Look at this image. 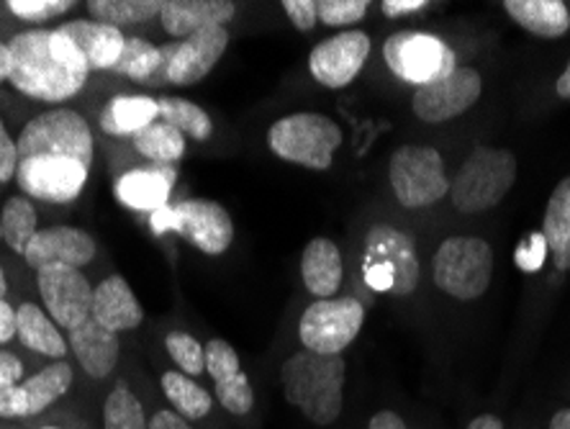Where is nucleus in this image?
Returning <instances> with one entry per match:
<instances>
[{
  "mask_svg": "<svg viewBox=\"0 0 570 429\" xmlns=\"http://www.w3.org/2000/svg\"><path fill=\"white\" fill-rule=\"evenodd\" d=\"M145 407L127 383H116L104 403V429H147Z\"/></svg>",
  "mask_w": 570,
  "mask_h": 429,
  "instance_id": "f704fd0d",
  "label": "nucleus"
},
{
  "mask_svg": "<svg viewBox=\"0 0 570 429\" xmlns=\"http://www.w3.org/2000/svg\"><path fill=\"white\" fill-rule=\"evenodd\" d=\"M383 60L401 80L422 88L455 70V52L442 39L422 31H396L385 39Z\"/></svg>",
  "mask_w": 570,
  "mask_h": 429,
  "instance_id": "6e6552de",
  "label": "nucleus"
},
{
  "mask_svg": "<svg viewBox=\"0 0 570 429\" xmlns=\"http://www.w3.org/2000/svg\"><path fill=\"white\" fill-rule=\"evenodd\" d=\"M37 285L52 322L72 332L90 319L94 306V285L80 273V267L49 265L37 271Z\"/></svg>",
  "mask_w": 570,
  "mask_h": 429,
  "instance_id": "9b49d317",
  "label": "nucleus"
},
{
  "mask_svg": "<svg viewBox=\"0 0 570 429\" xmlns=\"http://www.w3.org/2000/svg\"><path fill=\"white\" fill-rule=\"evenodd\" d=\"M550 429H570V409H560L550 419Z\"/></svg>",
  "mask_w": 570,
  "mask_h": 429,
  "instance_id": "864d4df0",
  "label": "nucleus"
},
{
  "mask_svg": "<svg viewBox=\"0 0 570 429\" xmlns=\"http://www.w3.org/2000/svg\"><path fill=\"white\" fill-rule=\"evenodd\" d=\"M90 167L75 159L31 157L21 159L16 167V181L31 198L49 201V204H70L86 188Z\"/></svg>",
  "mask_w": 570,
  "mask_h": 429,
  "instance_id": "2eb2a0df",
  "label": "nucleus"
},
{
  "mask_svg": "<svg viewBox=\"0 0 570 429\" xmlns=\"http://www.w3.org/2000/svg\"><path fill=\"white\" fill-rule=\"evenodd\" d=\"M367 13V0H318L316 16L326 27H350L363 21Z\"/></svg>",
  "mask_w": 570,
  "mask_h": 429,
  "instance_id": "58836bf2",
  "label": "nucleus"
},
{
  "mask_svg": "<svg viewBox=\"0 0 570 429\" xmlns=\"http://www.w3.org/2000/svg\"><path fill=\"white\" fill-rule=\"evenodd\" d=\"M134 147H137L139 155L149 157L157 165H173L186 155V137L175 126L155 121L147 129L134 134Z\"/></svg>",
  "mask_w": 570,
  "mask_h": 429,
  "instance_id": "c756f323",
  "label": "nucleus"
},
{
  "mask_svg": "<svg viewBox=\"0 0 570 429\" xmlns=\"http://www.w3.org/2000/svg\"><path fill=\"white\" fill-rule=\"evenodd\" d=\"M483 92V80L473 67H455L448 78L414 92V114L426 124H442L471 111Z\"/></svg>",
  "mask_w": 570,
  "mask_h": 429,
  "instance_id": "4468645a",
  "label": "nucleus"
},
{
  "mask_svg": "<svg viewBox=\"0 0 570 429\" xmlns=\"http://www.w3.org/2000/svg\"><path fill=\"white\" fill-rule=\"evenodd\" d=\"M72 381H75L72 368L70 363H65V360H55L52 365L39 370L37 376L21 381V391H23V399H27L29 417L41 415V411L52 407L57 399H62L65 393L70 391Z\"/></svg>",
  "mask_w": 570,
  "mask_h": 429,
  "instance_id": "cd10ccee",
  "label": "nucleus"
},
{
  "mask_svg": "<svg viewBox=\"0 0 570 429\" xmlns=\"http://www.w3.org/2000/svg\"><path fill=\"white\" fill-rule=\"evenodd\" d=\"M157 106H159V116H163V121L175 126L178 131L190 134V137L198 142H206L208 137H212L214 124L200 106L190 104V100H186V98H175V96L157 98Z\"/></svg>",
  "mask_w": 570,
  "mask_h": 429,
  "instance_id": "2f4dec72",
  "label": "nucleus"
},
{
  "mask_svg": "<svg viewBox=\"0 0 570 429\" xmlns=\"http://www.w3.org/2000/svg\"><path fill=\"white\" fill-rule=\"evenodd\" d=\"M517 181V157L509 149L475 147L450 183L452 206L463 214H483L504 201Z\"/></svg>",
  "mask_w": 570,
  "mask_h": 429,
  "instance_id": "7ed1b4c3",
  "label": "nucleus"
},
{
  "mask_svg": "<svg viewBox=\"0 0 570 429\" xmlns=\"http://www.w3.org/2000/svg\"><path fill=\"white\" fill-rule=\"evenodd\" d=\"M267 145L285 163L304 165L308 170H326L342 145V129L324 114H293L271 126Z\"/></svg>",
  "mask_w": 570,
  "mask_h": 429,
  "instance_id": "20e7f679",
  "label": "nucleus"
},
{
  "mask_svg": "<svg viewBox=\"0 0 570 429\" xmlns=\"http://www.w3.org/2000/svg\"><path fill=\"white\" fill-rule=\"evenodd\" d=\"M60 31L82 55L88 70H114V65L119 62L124 52V45H127L121 29L106 27V23H98L94 19L62 23Z\"/></svg>",
  "mask_w": 570,
  "mask_h": 429,
  "instance_id": "412c9836",
  "label": "nucleus"
},
{
  "mask_svg": "<svg viewBox=\"0 0 570 429\" xmlns=\"http://www.w3.org/2000/svg\"><path fill=\"white\" fill-rule=\"evenodd\" d=\"M70 350L90 378H108L121 355L119 334L108 332L94 316L70 332Z\"/></svg>",
  "mask_w": 570,
  "mask_h": 429,
  "instance_id": "4be33fe9",
  "label": "nucleus"
},
{
  "mask_svg": "<svg viewBox=\"0 0 570 429\" xmlns=\"http://www.w3.org/2000/svg\"><path fill=\"white\" fill-rule=\"evenodd\" d=\"M504 11L524 31L542 39H558L570 29V11L563 0H507Z\"/></svg>",
  "mask_w": 570,
  "mask_h": 429,
  "instance_id": "b1692460",
  "label": "nucleus"
},
{
  "mask_svg": "<svg viewBox=\"0 0 570 429\" xmlns=\"http://www.w3.org/2000/svg\"><path fill=\"white\" fill-rule=\"evenodd\" d=\"M468 429H504V422H501V419L493 417V415H481V417L473 419L471 427H468Z\"/></svg>",
  "mask_w": 570,
  "mask_h": 429,
  "instance_id": "8fccbe9b",
  "label": "nucleus"
},
{
  "mask_svg": "<svg viewBox=\"0 0 570 429\" xmlns=\"http://www.w3.org/2000/svg\"><path fill=\"white\" fill-rule=\"evenodd\" d=\"M281 381L285 401L296 407L308 422L318 427L337 422L345 407V358L301 350L283 363Z\"/></svg>",
  "mask_w": 570,
  "mask_h": 429,
  "instance_id": "f03ea898",
  "label": "nucleus"
},
{
  "mask_svg": "<svg viewBox=\"0 0 570 429\" xmlns=\"http://www.w3.org/2000/svg\"><path fill=\"white\" fill-rule=\"evenodd\" d=\"M19 163L31 157L75 159L94 165V134L88 121L70 108H57L31 119L19 137Z\"/></svg>",
  "mask_w": 570,
  "mask_h": 429,
  "instance_id": "39448f33",
  "label": "nucleus"
},
{
  "mask_svg": "<svg viewBox=\"0 0 570 429\" xmlns=\"http://www.w3.org/2000/svg\"><path fill=\"white\" fill-rule=\"evenodd\" d=\"M16 167H19V147L6 131V124L0 121V183L16 178Z\"/></svg>",
  "mask_w": 570,
  "mask_h": 429,
  "instance_id": "37998d69",
  "label": "nucleus"
},
{
  "mask_svg": "<svg viewBox=\"0 0 570 429\" xmlns=\"http://www.w3.org/2000/svg\"><path fill=\"white\" fill-rule=\"evenodd\" d=\"M45 429H60V427H45Z\"/></svg>",
  "mask_w": 570,
  "mask_h": 429,
  "instance_id": "6e6d98bb",
  "label": "nucleus"
},
{
  "mask_svg": "<svg viewBox=\"0 0 570 429\" xmlns=\"http://www.w3.org/2000/svg\"><path fill=\"white\" fill-rule=\"evenodd\" d=\"M23 257H27L33 271H41V267L49 265L82 267L96 257V242L82 230L52 226V230H41L33 234Z\"/></svg>",
  "mask_w": 570,
  "mask_h": 429,
  "instance_id": "f3484780",
  "label": "nucleus"
},
{
  "mask_svg": "<svg viewBox=\"0 0 570 429\" xmlns=\"http://www.w3.org/2000/svg\"><path fill=\"white\" fill-rule=\"evenodd\" d=\"M385 16L396 19V16H406V13H416L426 8V0H385L381 6Z\"/></svg>",
  "mask_w": 570,
  "mask_h": 429,
  "instance_id": "49530a36",
  "label": "nucleus"
},
{
  "mask_svg": "<svg viewBox=\"0 0 570 429\" xmlns=\"http://www.w3.org/2000/svg\"><path fill=\"white\" fill-rule=\"evenodd\" d=\"M493 252L481 237H450L434 255V283L452 299L475 301L491 285Z\"/></svg>",
  "mask_w": 570,
  "mask_h": 429,
  "instance_id": "423d86ee",
  "label": "nucleus"
},
{
  "mask_svg": "<svg viewBox=\"0 0 570 429\" xmlns=\"http://www.w3.org/2000/svg\"><path fill=\"white\" fill-rule=\"evenodd\" d=\"M11 86L23 96L60 104L78 96L88 80V65L60 29L21 31L8 41Z\"/></svg>",
  "mask_w": 570,
  "mask_h": 429,
  "instance_id": "f257e3e1",
  "label": "nucleus"
},
{
  "mask_svg": "<svg viewBox=\"0 0 570 429\" xmlns=\"http://www.w3.org/2000/svg\"><path fill=\"white\" fill-rule=\"evenodd\" d=\"M147 429H193L188 425V419H183L180 415H175L170 409H159L157 415L149 419Z\"/></svg>",
  "mask_w": 570,
  "mask_h": 429,
  "instance_id": "a18cd8bd",
  "label": "nucleus"
},
{
  "mask_svg": "<svg viewBox=\"0 0 570 429\" xmlns=\"http://www.w3.org/2000/svg\"><path fill=\"white\" fill-rule=\"evenodd\" d=\"M114 72L129 75L137 82H153L155 75L163 72V49L137 37L127 39L119 62L114 65Z\"/></svg>",
  "mask_w": 570,
  "mask_h": 429,
  "instance_id": "72a5a7b5",
  "label": "nucleus"
},
{
  "mask_svg": "<svg viewBox=\"0 0 570 429\" xmlns=\"http://www.w3.org/2000/svg\"><path fill=\"white\" fill-rule=\"evenodd\" d=\"M229 47V31L224 27L204 29L193 37L180 39L178 45L163 49V78L173 86H196L214 70Z\"/></svg>",
  "mask_w": 570,
  "mask_h": 429,
  "instance_id": "ddd939ff",
  "label": "nucleus"
},
{
  "mask_svg": "<svg viewBox=\"0 0 570 429\" xmlns=\"http://www.w3.org/2000/svg\"><path fill=\"white\" fill-rule=\"evenodd\" d=\"M389 178L399 204L406 208L432 206L450 193L444 163L432 147H399L391 157Z\"/></svg>",
  "mask_w": 570,
  "mask_h": 429,
  "instance_id": "9d476101",
  "label": "nucleus"
},
{
  "mask_svg": "<svg viewBox=\"0 0 570 429\" xmlns=\"http://www.w3.org/2000/svg\"><path fill=\"white\" fill-rule=\"evenodd\" d=\"M556 92H558L560 98L570 100V62H568V67L563 70V75H560L558 82H556Z\"/></svg>",
  "mask_w": 570,
  "mask_h": 429,
  "instance_id": "603ef678",
  "label": "nucleus"
},
{
  "mask_svg": "<svg viewBox=\"0 0 570 429\" xmlns=\"http://www.w3.org/2000/svg\"><path fill=\"white\" fill-rule=\"evenodd\" d=\"M0 417H3V419L29 417L27 399H23L21 383L0 386Z\"/></svg>",
  "mask_w": 570,
  "mask_h": 429,
  "instance_id": "79ce46f5",
  "label": "nucleus"
},
{
  "mask_svg": "<svg viewBox=\"0 0 570 429\" xmlns=\"http://www.w3.org/2000/svg\"><path fill=\"white\" fill-rule=\"evenodd\" d=\"M285 16L293 21V27L298 31H312L316 27V0H285L283 3Z\"/></svg>",
  "mask_w": 570,
  "mask_h": 429,
  "instance_id": "a19ab883",
  "label": "nucleus"
},
{
  "mask_svg": "<svg viewBox=\"0 0 570 429\" xmlns=\"http://www.w3.org/2000/svg\"><path fill=\"white\" fill-rule=\"evenodd\" d=\"M178 170L173 165L137 167L116 181V198L134 212H159L170 201Z\"/></svg>",
  "mask_w": 570,
  "mask_h": 429,
  "instance_id": "a211bd4d",
  "label": "nucleus"
},
{
  "mask_svg": "<svg viewBox=\"0 0 570 429\" xmlns=\"http://www.w3.org/2000/svg\"><path fill=\"white\" fill-rule=\"evenodd\" d=\"M365 306L357 299H318L304 311L298 338L316 355H342L363 330Z\"/></svg>",
  "mask_w": 570,
  "mask_h": 429,
  "instance_id": "1a4fd4ad",
  "label": "nucleus"
},
{
  "mask_svg": "<svg viewBox=\"0 0 570 429\" xmlns=\"http://www.w3.org/2000/svg\"><path fill=\"white\" fill-rule=\"evenodd\" d=\"M8 8H11V13L19 16V19L39 23L67 13L70 8H75V3L72 0H11Z\"/></svg>",
  "mask_w": 570,
  "mask_h": 429,
  "instance_id": "ea45409f",
  "label": "nucleus"
},
{
  "mask_svg": "<svg viewBox=\"0 0 570 429\" xmlns=\"http://www.w3.org/2000/svg\"><path fill=\"white\" fill-rule=\"evenodd\" d=\"M304 285L318 299H330L342 285V255L337 245L326 237H316L301 255Z\"/></svg>",
  "mask_w": 570,
  "mask_h": 429,
  "instance_id": "5701e85b",
  "label": "nucleus"
},
{
  "mask_svg": "<svg viewBox=\"0 0 570 429\" xmlns=\"http://www.w3.org/2000/svg\"><path fill=\"white\" fill-rule=\"evenodd\" d=\"M23 378V363L13 352L0 350V386H16Z\"/></svg>",
  "mask_w": 570,
  "mask_h": 429,
  "instance_id": "c03bdc74",
  "label": "nucleus"
},
{
  "mask_svg": "<svg viewBox=\"0 0 570 429\" xmlns=\"http://www.w3.org/2000/svg\"><path fill=\"white\" fill-rule=\"evenodd\" d=\"M157 234L178 232L204 255H224L234 240V222L229 212L216 201L188 198L178 206H165L153 214Z\"/></svg>",
  "mask_w": 570,
  "mask_h": 429,
  "instance_id": "0eeeda50",
  "label": "nucleus"
},
{
  "mask_svg": "<svg viewBox=\"0 0 570 429\" xmlns=\"http://www.w3.org/2000/svg\"><path fill=\"white\" fill-rule=\"evenodd\" d=\"M371 57V37L365 31H342L312 49L308 70L324 88L340 90L357 78Z\"/></svg>",
  "mask_w": 570,
  "mask_h": 429,
  "instance_id": "dca6fc26",
  "label": "nucleus"
},
{
  "mask_svg": "<svg viewBox=\"0 0 570 429\" xmlns=\"http://www.w3.org/2000/svg\"><path fill=\"white\" fill-rule=\"evenodd\" d=\"M16 338V309L0 299V344L11 342Z\"/></svg>",
  "mask_w": 570,
  "mask_h": 429,
  "instance_id": "de8ad7c7",
  "label": "nucleus"
},
{
  "mask_svg": "<svg viewBox=\"0 0 570 429\" xmlns=\"http://www.w3.org/2000/svg\"><path fill=\"white\" fill-rule=\"evenodd\" d=\"M0 237H3V230H0Z\"/></svg>",
  "mask_w": 570,
  "mask_h": 429,
  "instance_id": "4d7b16f0",
  "label": "nucleus"
},
{
  "mask_svg": "<svg viewBox=\"0 0 570 429\" xmlns=\"http://www.w3.org/2000/svg\"><path fill=\"white\" fill-rule=\"evenodd\" d=\"M11 75V52H8V45L0 41V82L8 80Z\"/></svg>",
  "mask_w": 570,
  "mask_h": 429,
  "instance_id": "3c124183",
  "label": "nucleus"
},
{
  "mask_svg": "<svg viewBox=\"0 0 570 429\" xmlns=\"http://www.w3.org/2000/svg\"><path fill=\"white\" fill-rule=\"evenodd\" d=\"M542 240L558 271H570V175L558 183L544 208Z\"/></svg>",
  "mask_w": 570,
  "mask_h": 429,
  "instance_id": "393cba45",
  "label": "nucleus"
},
{
  "mask_svg": "<svg viewBox=\"0 0 570 429\" xmlns=\"http://www.w3.org/2000/svg\"><path fill=\"white\" fill-rule=\"evenodd\" d=\"M6 291H8V283H6V275H3V267H0V299L6 296Z\"/></svg>",
  "mask_w": 570,
  "mask_h": 429,
  "instance_id": "5fc2aeb1",
  "label": "nucleus"
},
{
  "mask_svg": "<svg viewBox=\"0 0 570 429\" xmlns=\"http://www.w3.org/2000/svg\"><path fill=\"white\" fill-rule=\"evenodd\" d=\"M204 360H206L208 376L214 378V383H222L226 378H234L242 373L237 350L224 340H208L204 348Z\"/></svg>",
  "mask_w": 570,
  "mask_h": 429,
  "instance_id": "4c0bfd02",
  "label": "nucleus"
},
{
  "mask_svg": "<svg viewBox=\"0 0 570 429\" xmlns=\"http://www.w3.org/2000/svg\"><path fill=\"white\" fill-rule=\"evenodd\" d=\"M234 13L237 6L232 0H167L159 19L170 37L186 39L204 29L224 27L234 19Z\"/></svg>",
  "mask_w": 570,
  "mask_h": 429,
  "instance_id": "6ab92c4d",
  "label": "nucleus"
},
{
  "mask_svg": "<svg viewBox=\"0 0 570 429\" xmlns=\"http://www.w3.org/2000/svg\"><path fill=\"white\" fill-rule=\"evenodd\" d=\"M165 348H167V352H170L173 363L180 368V373L196 378L206 370L204 344H200L196 338H190V334L170 332L165 340Z\"/></svg>",
  "mask_w": 570,
  "mask_h": 429,
  "instance_id": "c9c22d12",
  "label": "nucleus"
},
{
  "mask_svg": "<svg viewBox=\"0 0 570 429\" xmlns=\"http://www.w3.org/2000/svg\"><path fill=\"white\" fill-rule=\"evenodd\" d=\"M163 393L183 419H204L214 407L212 393L180 370H167L163 376Z\"/></svg>",
  "mask_w": 570,
  "mask_h": 429,
  "instance_id": "c85d7f7f",
  "label": "nucleus"
},
{
  "mask_svg": "<svg viewBox=\"0 0 570 429\" xmlns=\"http://www.w3.org/2000/svg\"><path fill=\"white\" fill-rule=\"evenodd\" d=\"M216 399H219L222 407L234 417H247L255 407L253 386H249L245 373L226 378V381L216 383Z\"/></svg>",
  "mask_w": 570,
  "mask_h": 429,
  "instance_id": "e433bc0d",
  "label": "nucleus"
},
{
  "mask_svg": "<svg viewBox=\"0 0 570 429\" xmlns=\"http://www.w3.org/2000/svg\"><path fill=\"white\" fill-rule=\"evenodd\" d=\"M90 316L96 319L100 326H106L108 332L119 334L137 330L145 319L137 296L129 289V283L121 275H111L106 281H100L98 289L94 291V306H90Z\"/></svg>",
  "mask_w": 570,
  "mask_h": 429,
  "instance_id": "aec40b11",
  "label": "nucleus"
},
{
  "mask_svg": "<svg viewBox=\"0 0 570 429\" xmlns=\"http://www.w3.org/2000/svg\"><path fill=\"white\" fill-rule=\"evenodd\" d=\"M381 265L391 273V296H412L419 285V267L416 247L412 234L396 230L391 224L371 226L365 237V255L363 267Z\"/></svg>",
  "mask_w": 570,
  "mask_h": 429,
  "instance_id": "f8f14e48",
  "label": "nucleus"
},
{
  "mask_svg": "<svg viewBox=\"0 0 570 429\" xmlns=\"http://www.w3.org/2000/svg\"><path fill=\"white\" fill-rule=\"evenodd\" d=\"M159 116V106L149 96H116L100 114V129L111 137H134Z\"/></svg>",
  "mask_w": 570,
  "mask_h": 429,
  "instance_id": "bb28decb",
  "label": "nucleus"
},
{
  "mask_svg": "<svg viewBox=\"0 0 570 429\" xmlns=\"http://www.w3.org/2000/svg\"><path fill=\"white\" fill-rule=\"evenodd\" d=\"M163 0H90L88 13L98 23L121 29L155 19V16L163 13Z\"/></svg>",
  "mask_w": 570,
  "mask_h": 429,
  "instance_id": "7c9ffc66",
  "label": "nucleus"
},
{
  "mask_svg": "<svg viewBox=\"0 0 570 429\" xmlns=\"http://www.w3.org/2000/svg\"><path fill=\"white\" fill-rule=\"evenodd\" d=\"M16 334L29 350L41 352L47 358L62 360L67 355V348H70L60 334V326L37 304H21L16 311Z\"/></svg>",
  "mask_w": 570,
  "mask_h": 429,
  "instance_id": "a878e982",
  "label": "nucleus"
},
{
  "mask_svg": "<svg viewBox=\"0 0 570 429\" xmlns=\"http://www.w3.org/2000/svg\"><path fill=\"white\" fill-rule=\"evenodd\" d=\"M367 429H406V425L396 411H379V415L371 419Z\"/></svg>",
  "mask_w": 570,
  "mask_h": 429,
  "instance_id": "09e8293b",
  "label": "nucleus"
},
{
  "mask_svg": "<svg viewBox=\"0 0 570 429\" xmlns=\"http://www.w3.org/2000/svg\"><path fill=\"white\" fill-rule=\"evenodd\" d=\"M0 230H3V240L13 252L23 255L29 242L37 234V208L31 206L29 198L13 196L6 201L3 216H0Z\"/></svg>",
  "mask_w": 570,
  "mask_h": 429,
  "instance_id": "473e14b6",
  "label": "nucleus"
}]
</instances>
